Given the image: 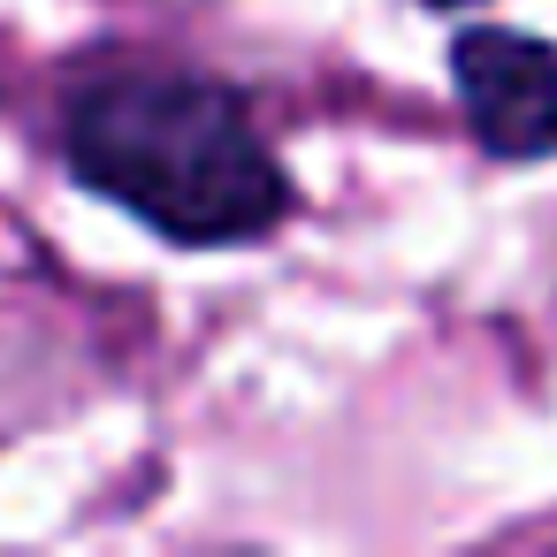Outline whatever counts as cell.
I'll return each instance as SVG.
<instances>
[{"label":"cell","mask_w":557,"mask_h":557,"mask_svg":"<svg viewBox=\"0 0 557 557\" xmlns=\"http://www.w3.org/2000/svg\"><path fill=\"white\" fill-rule=\"evenodd\" d=\"M62 161L169 245H252L290 214V176L252 108L199 70H108L70 92Z\"/></svg>","instance_id":"1"},{"label":"cell","mask_w":557,"mask_h":557,"mask_svg":"<svg viewBox=\"0 0 557 557\" xmlns=\"http://www.w3.org/2000/svg\"><path fill=\"white\" fill-rule=\"evenodd\" d=\"M450 77H458V108L473 138L496 161L557 153V47L549 39L481 24L450 47Z\"/></svg>","instance_id":"2"},{"label":"cell","mask_w":557,"mask_h":557,"mask_svg":"<svg viewBox=\"0 0 557 557\" xmlns=\"http://www.w3.org/2000/svg\"><path fill=\"white\" fill-rule=\"evenodd\" d=\"M428 9H466V0H428Z\"/></svg>","instance_id":"3"}]
</instances>
